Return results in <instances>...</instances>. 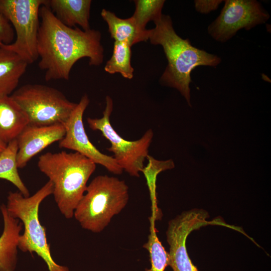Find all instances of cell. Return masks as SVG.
<instances>
[{
  "label": "cell",
  "mask_w": 271,
  "mask_h": 271,
  "mask_svg": "<svg viewBox=\"0 0 271 271\" xmlns=\"http://www.w3.org/2000/svg\"><path fill=\"white\" fill-rule=\"evenodd\" d=\"M41 23L37 39L39 67L46 81L68 80L72 68L79 60L87 58L89 64H102L104 49L100 32L70 28L60 22L47 5L39 11Z\"/></svg>",
  "instance_id": "6da1fadb"
},
{
  "label": "cell",
  "mask_w": 271,
  "mask_h": 271,
  "mask_svg": "<svg viewBox=\"0 0 271 271\" xmlns=\"http://www.w3.org/2000/svg\"><path fill=\"white\" fill-rule=\"evenodd\" d=\"M154 22L155 27L149 29L148 40L152 44L162 46L168 60L160 82L178 90L191 106L192 71L200 66L215 67L221 59L192 46L189 39L180 37L174 29L170 16L162 14Z\"/></svg>",
  "instance_id": "7a4b0ae2"
},
{
  "label": "cell",
  "mask_w": 271,
  "mask_h": 271,
  "mask_svg": "<svg viewBox=\"0 0 271 271\" xmlns=\"http://www.w3.org/2000/svg\"><path fill=\"white\" fill-rule=\"evenodd\" d=\"M37 165L53 184L52 194L60 211L66 218H71L96 164L78 153L61 151L42 155Z\"/></svg>",
  "instance_id": "3957f363"
},
{
  "label": "cell",
  "mask_w": 271,
  "mask_h": 271,
  "mask_svg": "<svg viewBox=\"0 0 271 271\" xmlns=\"http://www.w3.org/2000/svg\"><path fill=\"white\" fill-rule=\"evenodd\" d=\"M85 193L73 216L83 229L93 233L103 231L129 200V188L125 182L106 175L93 178Z\"/></svg>",
  "instance_id": "277c9868"
},
{
  "label": "cell",
  "mask_w": 271,
  "mask_h": 271,
  "mask_svg": "<svg viewBox=\"0 0 271 271\" xmlns=\"http://www.w3.org/2000/svg\"><path fill=\"white\" fill-rule=\"evenodd\" d=\"M53 191V185L49 180L31 196L25 197L19 191H10L6 206L8 213L21 220L24 228L19 238L18 248L24 252L36 253L45 261L49 271H70L67 267L57 264L53 259L46 230L39 218L40 204Z\"/></svg>",
  "instance_id": "5b68a950"
},
{
  "label": "cell",
  "mask_w": 271,
  "mask_h": 271,
  "mask_svg": "<svg viewBox=\"0 0 271 271\" xmlns=\"http://www.w3.org/2000/svg\"><path fill=\"white\" fill-rule=\"evenodd\" d=\"M11 96L27 115L29 124L37 126L64 124L77 105L59 90L39 84L24 85Z\"/></svg>",
  "instance_id": "8992f818"
},
{
  "label": "cell",
  "mask_w": 271,
  "mask_h": 271,
  "mask_svg": "<svg viewBox=\"0 0 271 271\" xmlns=\"http://www.w3.org/2000/svg\"><path fill=\"white\" fill-rule=\"evenodd\" d=\"M106 105L101 118H87L90 128L100 131L107 140L110 147L107 150L113 153V158L118 165L130 176L139 177L145 166L144 162L149 156V149L154 133L149 129L143 136L136 141H128L122 138L113 128L110 122L113 103L109 96L105 98Z\"/></svg>",
  "instance_id": "52a82bcc"
},
{
  "label": "cell",
  "mask_w": 271,
  "mask_h": 271,
  "mask_svg": "<svg viewBox=\"0 0 271 271\" xmlns=\"http://www.w3.org/2000/svg\"><path fill=\"white\" fill-rule=\"evenodd\" d=\"M48 4L47 0H0V12L13 26L16 36L14 42L2 47L19 55L28 64L39 58V11Z\"/></svg>",
  "instance_id": "ba28073f"
},
{
  "label": "cell",
  "mask_w": 271,
  "mask_h": 271,
  "mask_svg": "<svg viewBox=\"0 0 271 271\" xmlns=\"http://www.w3.org/2000/svg\"><path fill=\"white\" fill-rule=\"evenodd\" d=\"M218 17L207 28L208 34L215 40L224 43L241 29L250 30L265 23L269 15L255 0H225Z\"/></svg>",
  "instance_id": "9c48e42d"
},
{
  "label": "cell",
  "mask_w": 271,
  "mask_h": 271,
  "mask_svg": "<svg viewBox=\"0 0 271 271\" xmlns=\"http://www.w3.org/2000/svg\"><path fill=\"white\" fill-rule=\"evenodd\" d=\"M208 213L200 209H192L182 212L171 220L166 231L169 245V262L173 271H198L192 262L187 251L186 241L192 231L208 225L230 227L221 220L207 221Z\"/></svg>",
  "instance_id": "30bf717a"
},
{
  "label": "cell",
  "mask_w": 271,
  "mask_h": 271,
  "mask_svg": "<svg viewBox=\"0 0 271 271\" xmlns=\"http://www.w3.org/2000/svg\"><path fill=\"white\" fill-rule=\"evenodd\" d=\"M89 103L87 94H84L64 124L65 134L59 141V147L71 150L104 167L109 172L120 175L123 170L112 156L102 153L90 141L83 122L84 112Z\"/></svg>",
  "instance_id": "8fae6325"
},
{
  "label": "cell",
  "mask_w": 271,
  "mask_h": 271,
  "mask_svg": "<svg viewBox=\"0 0 271 271\" xmlns=\"http://www.w3.org/2000/svg\"><path fill=\"white\" fill-rule=\"evenodd\" d=\"M65 134L63 124L45 126L28 124L16 139L18 169L24 168L33 157L54 142L61 141Z\"/></svg>",
  "instance_id": "7c38bea8"
},
{
  "label": "cell",
  "mask_w": 271,
  "mask_h": 271,
  "mask_svg": "<svg viewBox=\"0 0 271 271\" xmlns=\"http://www.w3.org/2000/svg\"><path fill=\"white\" fill-rule=\"evenodd\" d=\"M4 229L0 236V271H15L18 260V244L23 224L12 217L6 205H1Z\"/></svg>",
  "instance_id": "4fadbf2b"
},
{
  "label": "cell",
  "mask_w": 271,
  "mask_h": 271,
  "mask_svg": "<svg viewBox=\"0 0 271 271\" xmlns=\"http://www.w3.org/2000/svg\"><path fill=\"white\" fill-rule=\"evenodd\" d=\"M91 3V0H49L48 6L64 25L70 28L78 25L88 30Z\"/></svg>",
  "instance_id": "5bb4252c"
},
{
  "label": "cell",
  "mask_w": 271,
  "mask_h": 271,
  "mask_svg": "<svg viewBox=\"0 0 271 271\" xmlns=\"http://www.w3.org/2000/svg\"><path fill=\"white\" fill-rule=\"evenodd\" d=\"M29 124L27 115L10 96L0 98V139L8 144Z\"/></svg>",
  "instance_id": "9a60e30c"
},
{
  "label": "cell",
  "mask_w": 271,
  "mask_h": 271,
  "mask_svg": "<svg viewBox=\"0 0 271 271\" xmlns=\"http://www.w3.org/2000/svg\"><path fill=\"white\" fill-rule=\"evenodd\" d=\"M28 65L14 52L0 47V98L10 96L16 90Z\"/></svg>",
  "instance_id": "2e32d148"
},
{
  "label": "cell",
  "mask_w": 271,
  "mask_h": 271,
  "mask_svg": "<svg viewBox=\"0 0 271 271\" xmlns=\"http://www.w3.org/2000/svg\"><path fill=\"white\" fill-rule=\"evenodd\" d=\"M101 16L107 23L110 36L114 41L124 43L131 47L138 43L148 40L149 30L145 32L140 31L132 16L121 19L104 9L101 12Z\"/></svg>",
  "instance_id": "e0dca14e"
},
{
  "label": "cell",
  "mask_w": 271,
  "mask_h": 271,
  "mask_svg": "<svg viewBox=\"0 0 271 271\" xmlns=\"http://www.w3.org/2000/svg\"><path fill=\"white\" fill-rule=\"evenodd\" d=\"M17 140L9 142L0 153V179L8 181L15 185L25 197L30 196L29 190L21 179L18 171Z\"/></svg>",
  "instance_id": "ac0fdd59"
},
{
  "label": "cell",
  "mask_w": 271,
  "mask_h": 271,
  "mask_svg": "<svg viewBox=\"0 0 271 271\" xmlns=\"http://www.w3.org/2000/svg\"><path fill=\"white\" fill-rule=\"evenodd\" d=\"M131 46L122 42L114 41L113 53L104 67L109 74L120 73L125 78L131 79L134 69L131 65Z\"/></svg>",
  "instance_id": "d6986e66"
},
{
  "label": "cell",
  "mask_w": 271,
  "mask_h": 271,
  "mask_svg": "<svg viewBox=\"0 0 271 271\" xmlns=\"http://www.w3.org/2000/svg\"><path fill=\"white\" fill-rule=\"evenodd\" d=\"M154 221L155 219L151 217L148 241L143 245V247L149 253L151 262V267L146 268V271H164L168 265V252L158 237Z\"/></svg>",
  "instance_id": "ffe728a7"
},
{
  "label": "cell",
  "mask_w": 271,
  "mask_h": 271,
  "mask_svg": "<svg viewBox=\"0 0 271 271\" xmlns=\"http://www.w3.org/2000/svg\"><path fill=\"white\" fill-rule=\"evenodd\" d=\"M165 2L164 0L134 1L135 11L132 17L140 31H146L148 22H155L161 17Z\"/></svg>",
  "instance_id": "44dd1931"
},
{
  "label": "cell",
  "mask_w": 271,
  "mask_h": 271,
  "mask_svg": "<svg viewBox=\"0 0 271 271\" xmlns=\"http://www.w3.org/2000/svg\"><path fill=\"white\" fill-rule=\"evenodd\" d=\"M147 159L149 160V164L144 167L142 172L146 176L151 194H155L157 175L163 171L174 168L175 166L172 160L160 161L149 155Z\"/></svg>",
  "instance_id": "7402d4cb"
},
{
  "label": "cell",
  "mask_w": 271,
  "mask_h": 271,
  "mask_svg": "<svg viewBox=\"0 0 271 271\" xmlns=\"http://www.w3.org/2000/svg\"><path fill=\"white\" fill-rule=\"evenodd\" d=\"M14 37L12 25L0 12V47L12 43Z\"/></svg>",
  "instance_id": "603a6c76"
},
{
  "label": "cell",
  "mask_w": 271,
  "mask_h": 271,
  "mask_svg": "<svg viewBox=\"0 0 271 271\" xmlns=\"http://www.w3.org/2000/svg\"><path fill=\"white\" fill-rule=\"evenodd\" d=\"M222 2L220 0H196L194 6L197 12L207 14L217 9Z\"/></svg>",
  "instance_id": "cb8c5ba5"
},
{
  "label": "cell",
  "mask_w": 271,
  "mask_h": 271,
  "mask_svg": "<svg viewBox=\"0 0 271 271\" xmlns=\"http://www.w3.org/2000/svg\"><path fill=\"white\" fill-rule=\"evenodd\" d=\"M7 144L0 139V153L3 152L7 147Z\"/></svg>",
  "instance_id": "d4e9b609"
}]
</instances>
